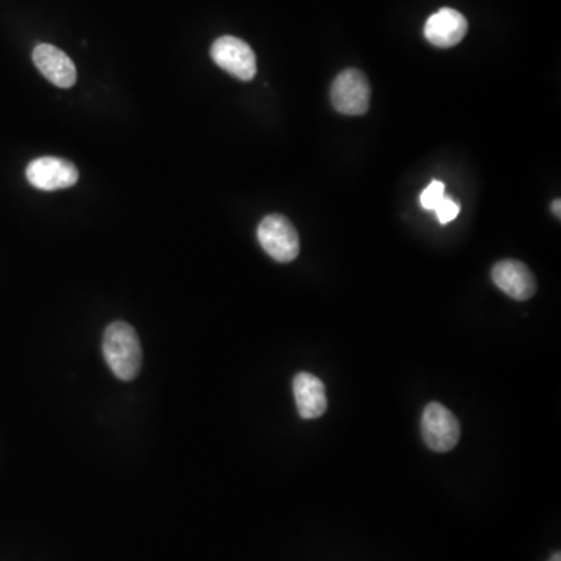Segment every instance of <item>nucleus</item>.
<instances>
[{"instance_id": "7ed1b4c3", "label": "nucleus", "mask_w": 561, "mask_h": 561, "mask_svg": "<svg viewBox=\"0 0 561 561\" xmlns=\"http://www.w3.org/2000/svg\"><path fill=\"white\" fill-rule=\"evenodd\" d=\"M371 88L364 72L346 69L332 83L331 102L340 114L362 116L370 108Z\"/></svg>"}, {"instance_id": "39448f33", "label": "nucleus", "mask_w": 561, "mask_h": 561, "mask_svg": "<svg viewBox=\"0 0 561 561\" xmlns=\"http://www.w3.org/2000/svg\"><path fill=\"white\" fill-rule=\"evenodd\" d=\"M211 58L219 68L242 82L253 80L258 71L255 52L236 36H220L216 39L211 47Z\"/></svg>"}, {"instance_id": "6e6552de", "label": "nucleus", "mask_w": 561, "mask_h": 561, "mask_svg": "<svg viewBox=\"0 0 561 561\" xmlns=\"http://www.w3.org/2000/svg\"><path fill=\"white\" fill-rule=\"evenodd\" d=\"M33 63L38 71L58 88H72L77 82L74 61L52 44H38L33 50Z\"/></svg>"}, {"instance_id": "0eeeda50", "label": "nucleus", "mask_w": 561, "mask_h": 561, "mask_svg": "<svg viewBox=\"0 0 561 561\" xmlns=\"http://www.w3.org/2000/svg\"><path fill=\"white\" fill-rule=\"evenodd\" d=\"M493 283L513 300L526 301L537 293V279L523 262L505 259L491 270Z\"/></svg>"}, {"instance_id": "1a4fd4ad", "label": "nucleus", "mask_w": 561, "mask_h": 561, "mask_svg": "<svg viewBox=\"0 0 561 561\" xmlns=\"http://www.w3.org/2000/svg\"><path fill=\"white\" fill-rule=\"evenodd\" d=\"M468 32V21L465 16L452 8H442L427 19L424 25V36L435 47L457 46Z\"/></svg>"}, {"instance_id": "20e7f679", "label": "nucleus", "mask_w": 561, "mask_h": 561, "mask_svg": "<svg viewBox=\"0 0 561 561\" xmlns=\"http://www.w3.org/2000/svg\"><path fill=\"white\" fill-rule=\"evenodd\" d=\"M421 435L427 448L435 452H449L460 440V423L443 404H427L421 418Z\"/></svg>"}, {"instance_id": "4468645a", "label": "nucleus", "mask_w": 561, "mask_h": 561, "mask_svg": "<svg viewBox=\"0 0 561 561\" xmlns=\"http://www.w3.org/2000/svg\"><path fill=\"white\" fill-rule=\"evenodd\" d=\"M547 561H561L560 552H557V554L552 555V557L549 558V560H547Z\"/></svg>"}, {"instance_id": "f257e3e1", "label": "nucleus", "mask_w": 561, "mask_h": 561, "mask_svg": "<svg viewBox=\"0 0 561 561\" xmlns=\"http://www.w3.org/2000/svg\"><path fill=\"white\" fill-rule=\"evenodd\" d=\"M103 356L116 378L131 381L142 365L141 342L135 328L125 322H114L103 336Z\"/></svg>"}, {"instance_id": "f03ea898", "label": "nucleus", "mask_w": 561, "mask_h": 561, "mask_svg": "<svg viewBox=\"0 0 561 561\" xmlns=\"http://www.w3.org/2000/svg\"><path fill=\"white\" fill-rule=\"evenodd\" d=\"M258 240L265 253L275 261H295L300 255V236L289 219L272 214L262 219L258 228Z\"/></svg>"}, {"instance_id": "f8f14e48", "label": "nucleus", "mask_w": 561, "mask_h": 561, "mask_svg": "<svg viewBox=\"0 0 561 561\" xmlns=\"http://www.w3.org/2000/svg\"><path fill=\"white\" fill-rule=\"evenodd\" d=\"M434 211L440 223H442V225H448L449 222H452V220L459 216L460 205L454 198L445 195V197L442 198V202L438 203Z\"/></svg>"}, {"instance_id": "ddd939ff", "label": "nucleus", "mask_w": 561, "mask_h": 561, "mask_svg": "<svg viewBox=\"0 0 561 561\" xmlns=\"http://www.w3.org/2000/svg\"><path fill=\"white\" fill-rule=\"evenodd\" d=\"M560 205H561L560 200H555V202L552 203V212H554V216H557L558 219H560L561 216Z\"/></svg>"}, {"instance_id": "423d86ee", "label": "nucleus", "mask_w": 561, "mask_h": 561, "mask_svg": "<svg viewBox=\"0 0 561 561\" xmlns=\"http://www.w3.org/2000/svg\"><path fill=\"white\" fill-rule=\"evenodd\" d=\"M25 177L39 191H58L75 186L80 173L68 159L44 156L33 159L25 170Z\"/></svg>"}, {"instance_id": "9b49d317", "label": "nucleus", "mask_w": 561, "mask_h": 561, "mask_svg": "<svg viewBox=\"0 0 561 561\" xmlns=\"http://www.w3.org/2000/svg\"><path fill=\"white\" fill-rule=\"evenodd\" d=\"M443 197H445V183L435 180L421 192L420 203L426 211H434Z\"/></svg>"}, {"instance_id": "9d476101", "label": "nucleus", "mask_w": 561, "mask_h": 561, "mask_svg": "<svg viewBox=\"0 0 561 561\" xmlns=\"http://www.w3.org/2000/svg\"><path fill=\"white\" fill-rule=\"evenodd\" d=\"M293 396L298 413L304 420H315L325 415L328 409V396L322 379L315 374L298 373L293 379Z\"/></svg>"}]
</instances>
